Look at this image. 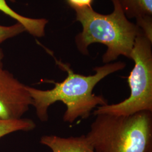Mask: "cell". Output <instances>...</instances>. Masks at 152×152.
<instances>
[{"instance_id":"1","label":"cell","mask_w":152,"mask_h":152,"mask_svg":"<svg viewBox=\"0 0 152 152\" xmlns=\"http://www.w3.org/2000/svg\"><path fill=\"white\" fill-rule=\"evenodd\" d=\"M44 48L54 58L56 64L60 69L66 72L68 75L62 82H54L55 86L50 90H43L26 85L39 120L43 122H47L49 108L57 102H61L66 106L63 121L71 124L79 118H88L91 111L98 105L108 104V100L103 96L92 93L93 89L107 76L124 69L126 66L124 62L105 64L94 68V75L84 76L76 73L69 64L58 60L50 50Z\"/></svg>"},{"instance_id":"2","label":"cell","mask_w":152,"mask_h":152,"mask_svg":"<svg viewBox=\"0 0 152 152\" xmlns=\"http://www.w3.org/2000/svg\"><path fill=\"white\" fill-rule=\"evenodd\" d=\"M114 10L108 15L94 11L92 7L75 10L76 20L82 31L76 36V46L84 55H88V46L94 43L107 47L102 60L110 63L122 55L130 59L135 39L139 30L136 24L130 22L118 0H112Z\"/></svg>"},{"instance_id":"3","label":"cell","mask_w":152,"mask_h":152,"mask_svg":"<svg viewBox=\"0 0 152 152\" xmlns=\"http://www.w3.org/2000/svg\"><path fill=\"white\" fill-rule=\"evenodd\" d=\"M85 136L96 152H152V112L96 115Z\"/></svg>"},{"instance_id":"4","label":"cell","mask_w":152,"mask_h":152,"mask_svg":"<svg viewBox=\"0 0 152 152\" xmlns=\"http://www.w3.org/2000/svg\"><path fill=\"white\" fill-rule=\"evenodd\" d=\"M130 59L135 64L128 77L129 97L119 103L98 106L94 112L95 115H129L141 111L152 112V41L140 28Z\"/></svg>"},{"instance_id":"5","label":"cell","mask_w":152,"mask_h":152,"mask_svg":"<svg viewBox=\"0 0 152 152\" xmlns=\"http://www.w3.org/2000/svg\"><path fill=\"white\" fill-rule=\"evenodd\" d=\"M32 104L26 85L11 72L0 68V119L23 118Z\"/></svg>"},{"instance_id":"6","label":"cell","mask_w":152,"mask_h":152,"mask_svg":"<svg viewBox=\"0 0 152 152\" xmlns=\"http://www.w3.org/2000/svg\"><path fill=\"white\" fill-rule=\"evenodd\" d=\"M40 143L53 152H96L84 135L68 137L44 135L41 137Z\"/></svg>"},{"instance_id":"7","label":"cell","mask_w":152,"mask_h":152,"mask_svg":"<svg viewBox=\"0 0 152 152\" xmlns=\"http://www.w3.org/2000/svg\"><path fill=\"white\" fill-rule=\"evenodd\" d=\"M15 2L16 0H9ZM0 11L7 16H10L16 22L21 23L25 28L26 32L34 37H42L45 34V27L48 20L44 19H35L22 16L12 9L8 5L7 0H0Z\"/></svg>"},{"instance_id":"8","label":"cell","mask_w":152,"mask_h":152,"mask_svg":"<svg viewBox=\"0 0 152 152\" xmlns=\"http://www.w3.org/2000/svg\"><path fill=\"white\" fill-rule=\"evenodd\" d=\"M127 18L152 16V0H118Z\"/></svg>"},{"instance_id":"9","label":"cell","mask_w":152,"mask_h":152,"mask_svg":"<svg viewBox=\"0 0 152 152\" xmlns=\"http://www.w3.org/2000/svg\"><path fill=\"white\" fill-rule=\"evenodd\" d=\"M36 127L34 122L29 118L0 119V138L18 131H30L34 130Z\"/></svg>"},{"instance_id":"10","label":"cell","mask_w":152,"mask_h":152,"mask_svg":"<svg viewBox=\"0 0 152 152\" xmlns=\"http://www.w3.org/2000/svg\"><path fill=\"white\" fill-rule=\"evenodd\" d=\"M24 32H26L25 28L21 23L18 22L9 26L0 25V45L6 40L15 37Z\"/></svg>"},{"instance_id":"11","label":"cell","mask_w":152,"mask_h":152,"mask_svg":"<svg viewBox=\"0 0 152 152\" xmlns=\"http://www.w3.org/2000/svg\"><path fill=\"white\" fill-rule=\"evenodd\" d=\"M136 25L152 41V18L146 16L136 19Z\"/></svg>"},{"instance_id":"12","label":"cell","mask_w":152,"mask_h":152,"mask_svg":"<svg viewBox=\"0 0 152 152\" xmlns=\"http://www.w3.org/2000/svg\"><path fill=\"white\" fill-rule=\"evenodd\" d=\"M68 5L75 10L92 7L94 0H65Z\"/></svg>"},{"instance_id":"13","label":"cell","mask_w":152,"mask_h":152,"mask_svg":"<svg viewBox=\"0 0 152 152\" xmlns=\"http://www.w3.org/2000/svg\"><path fill=\"white\" fill-rule=\"evenodd\" d=\"M4 58V54L2 50L0 48V68L3 67V59Z\"/></svg>"}]
</instances>
